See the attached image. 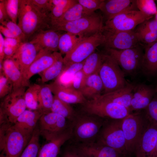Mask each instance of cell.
I'll return each mask as SVG.
<instances>
[{"instance_id":"cell-34","label":"cell","mask_w":157,"mask_h":157,"mask_svg":"<svg viewBox=\"0 0 157 157\" xmlns=\"http://www.w3.org/2000/svg\"><path fill=\"white\" fill-rule=\"evenodd\" d=\"M103 54L94 51L85 60L82 70L86 77L98 72Z\"/></svg>"},{"instance_id":"cell-20","label":"cell","mask_w":157,"mask_h":157,"mask_svg":"<svg viewBox=\"0 0 157 157\" xmlns=\"http://www.w3.org/2000/svg\"><path fill=\"white\" fill-rule=\"evenodd\" d=\"M153 89L143 84L134 85L130 109L133 111H140L145 109L154 96Z\"/></svg>"},{"instance_id":"cell-9","label":"cell","mask_w":157,"mask_h":157,"mask_svg":"<svg viewBox=\"0 0 157 157\" xmlns=\"http://www.w3.org/2000/svg\"><path fill=\"white\" fill-rule=\"evenodd\" d=\"M83 112L104 119H122L132 113L124 106L106 101L97 97L83 104Z\"/></svg>"},{"instance_id":"cell-50","label":"cell","mask_w":157,"mask_h":157,"mask_svg":"<svg viewBox=\"0 0 157 157\" xmlns=\"http://www.w3.org/2000/svg\"><path fill=\"white\" fill-rule=\"evenodd\" d=\"M10 20L7 12L3 0H0V23Z\"/></svg>"},{"instance_id":"cell-30","label":"cell","mask_w":157,"mask_h":157,"mask_svg":"<svg viewBox=\"0 0 157 157\" xmlns=\"http://www.w3.org/2000/svg\"><path fill=\"white\" fill-rule=\"evenodd\" d=\"M84 61L81 63L64 65L62 72L55 81L63 86L71 87L75 74L82 70Z\"/></svg>"},{"instance_id":"cell-25","label":"cell","mask_w":157,"mask_h":157,"mask_svg":"<svg viewBox=\"0 0 157 157\" xmlns=\"http://www.w3.org/2000/svg\"><path fill=\"white\" fill-rule=\"evenodd\" d=\"M144 48L141 69L146 74L154 76L157 74V41Z\"/></svg>"},{"instance_id":"cell-12","label":"cell","mask_w":157,"mask_h":157,"mask_svg":"<svg viewBox=\"0 0 157 157\" xmlns=\"http://www.w3.org/2000/svg\"><path fill=\"white\" fill-rule=\"evenodd\" d=\"M70 122L62 116L52 112L43 114L39 120L40 135L48 141L55 139L67 131Z\"/></svg>"},{"instance_id":"cell-40","label":"cell","mask_w":157,"mask_h":157,"mask_svg":"<svg viewBox=\"0 0 157 157\" xmlns=\"http://www.w3.org/2000/svg\"><path fill=\"white\" fill-rule=\"evenodd\" d=\"M138 10L149 16H153L157 13V7L154 0H136Z\"/></svg>"},{"instance_id":"cell-51","label":"cell","mask_w":157,"mask_h":157,"mask_svg":"<svg viewBox=\"0 0 157 157\" xmlns=\"http://www.w3.org/2000/svg\"><path fill=\"white\" fill-rule=\"evenodd\" d=\"M0 31L5 38L18 39L9 29L1 24L0 25Z\"/></svg>"},{"instance_id":"cell-52","label":"cell","mask_w":157,"mask_h":157,"mask_svg":"<svg viewBox=\"0 0 157 157\" xmlns=\"http://www.w3.org/2000/svg\"><path fill=\"white\" fill-rule=\"evenodd\" d=\"M4 41V38L0 33V63L2 64L5 58Z\"/></svg>"},{"instance_id":"cell-35","label":"cell","mask_w":157,"mask_h":157,"mask_svg":"<svg viewBox=\"0 0 157 157\" xmlns=\"http://www.w3.org/2000/svg\"><path fill=\"white\" fill-rule=\"evenodd\" d=\"M50 1L53 7L49 14L50 22L60 18L77 2L75 0H50Z\"/></svg>"},{"instance_id":"cell-53","label":"cell","mask_w":157,"mask_h":157,"mask_svg":"<svg viewBox=\"0 0 157 157\" xmlns=\"http://www.w3.org/2000/svg\"><path fill=\"white\" fill-rule=\"evenodd\" d=\"M156 157H157V142L156 149Z\"/></svg>"},{"instance_id":"cell-16","label":"cell","mask_w":157,"mask_h":157,"mask_svg":"<svg viewBox=\"0 0 157 157\" xmlns=\"http://www.w3.org/2000/svg\"><path fill=\"white\" fill-rule=\"evenodd\" d=\"M157 128L149 125L139 140L134 153L136 157H156Z\"/></svg>"},{"instance_id":"cell-21","label":"cell","mask_w":157,"mask_h":157,"mask_svg":"<svg viewBox=\"0 0 157 157\" xmlns=\"http://www.w3.org/2000/svg\"><path fill=\"white\" fill-rule=\"evenodd\" d=\"M48 84L54 95L68 104H83L87 100L80 91L71 87L63 86L55 81Z\"/></svg>"},{"instance_id":"cell-19","label":"cell","mask_w":157,"mask_h":157,"mask_svg":"<svg viewBox=\"0 0 157 157\" xmlns=\"http://www.w3.org/2000/svg\"><path fill=\"white\" fill-rule=\"evenodd\" d=\"M61 53L41 50L35 60L30 65L26 73L25 77L29 81L33 75L43 71L56 61Z\"/></svg>"},{"instance_id":"cell-23","label":"cell","mask_w":157,"mask_h":157,"mask_svg":"<svg viewBox=\"0 0 157 157\" xmlns=\"http://www.w3.org/2000/svg\"><path fill=\"white\" fill-rule=\"evenodd\" d=\"M3 71L11 82L13 90L22 87H28L30 85L29 81L23 75L15 62L11 58L4 60L2 63Z\"/></svg>"},{"instance_id":"cell-29","label":"cell","mask_w":157,"mask_h":157,"mask_svg":"<svg viewBox=\"0 0 157 157\" xmlns=\"http://www.w3.org/2000/svg\"><path fill=\"white\" fill-rule=\"evenodd\" d=\"M93 13L85 9L77 2L69 8L60 18L51 21L50 28L53 26L75 21Z\"/></svg>"},{"instance_id":"cell-14","label":"cell","mask_w":157,"mask_h":157,"mask_svg":"<svg viewBox=\"0 0 157 157\" xmlns=\"http://www.w3.org/2000/svg\"><path fill=\"white\" fill-rule=\"evenodd\" d=\"M104 40L102 45L105 48L123 50L140 44L134 31L103 30Z\"/></svg>"},{"instance_id":"cell-7","label":"cell","mask_w":157,"mask_h":157,"mask_svg":"<svg viewBox=\"0 0 157 157\" xmlns=\"http://www.w3.org/2000/svg\"><path fill=\"white\" fill-rule=\"evenodd\" d=\"M98 73L103 84L104 93L123 88L129 83L116 62L107 54H103Z\"/></svg>"},{"instance_id":"cell-28","label":"cell","mask_w":157,"mask_h":157,"mask_svg":"<svg viewBox=\"0 0 157 157\" xmlns=\"http://www.w3.org/2000/svg\"><path fill=\"white\" fill-rule=\"evenodd\" d=\"M42 115L38 110L26 109L18 117L14 124L22 130L32 133Z\"/></svg>"},{"instance_id":"cell-55","label":"cell","mask_w":157,"mask_h":157,"mask_svg":"<svg viewBox=\"0 0 157 157\" xmlns=\"http://www.w3.org/2000/svg\"><path fill=\"white\" fill-rule=\"evenodd\" d=\"M156 92H157V88H156Z\"/></svg>"},{"instance_id":"cell-3","label":"cell","mask_w":157,"mask_h":157,"mask_svg":"<svg viewBox=\"0 0 157 157\" xmlns=\"http://www.w3.org/2000/svg\"><path fill=\"white\" fill-rule=\"evenodd\" d=\"M33 133L22 130L14 124H1L0 157H20Z\"/></svg>"},{"instance_id":"cell-43","label":"cell","mask_w":157,"mask_h":157,"mask_svg":"<svg viewBox=\"0 0 157 157\" xmlns=\"http://www.w3.org/2000/svg\"><path fill=\"white\" fill-rule=\"evenodd\" d=\"M13 85L4 74L3 70L0 71V98L2 99L13 90Z\"/></svg>"},{"instance_id":"cell-45","label":"cell","mask_w":157,"mask_h":157,"mask_svg":"<svg viewBox=\"0 0 157 157\" xmlns=\"http://www.w3.org/2000/svg\"><path fill=\"white\" fill-rule=\"evenodd\" d=\"M31 1L42 13L49 16L53 7L50 0H31Z\"/></svg>"},{"instance_id":"cell-37","label":"cell","mask_w":157,"mask_h":157,"mask_svg":"<svg viewBox=\"0 0 157 157\" xmlns=\"http://www.w3.org/2000/svg\"><path fill=\"white\" fill-rule=\"evenodd\" d=\"M41 85L34 84L30 85L25 92L24 98L26 108L31 110H37L38 99Z\"/></svg>"},{"instance_id":"cell-38","label":"cell","mask_w":157,"mask_h":157,"mask_svg":"<svg viewBox=\"0 0 157 157\" xmlns=\"http://www.w3.org/2000/svg\"><path fill=\"white\" fill-rule=\"evenodd\" d=\"M40 135L38 127L37 126L33 132L30 141L20 157H37L40 149Z\"/></svg>"},{"instance_id":"cell-47","label":"cell","mask_w":157,"mask_h":157,"mask_svg":"<svg viewBox=\"0 0 157 157\" xmlns=\"http://www.w3.org/2000/svg\"><path fill=\"white\" fill-rule=\"evenodd\" d=\"M86 77L82 70L78 71L74 76L71 87L80 91L85 83Z\"/></svg>"},{"instance_id":"cell-4","label":"cell","mask_w":157,"mask_h":157,"mask_svg":"<svg viewBox=\"0 0 157 157\" xmlns=\"http://www.w3.org/2000/svg\"><path fill=\"white\" fill-rule=\"evenodd\" d=\"M104 19L100 14L94 12L72 22L51 26L50 29L63 31L86 38L102 32Z\"/></svg>"},{"instance_id":"cell-56","label":"cell","mask_w":157,"mask_h":157,"mask_svg":"<svg viewBox=\"0 0 157 157\" xmlns=\"http://www.w3.org/2000/svg\"><path fill=\"white\" fill-rule=\"evenodd\" d=\"M156 2L157 3V0H156Z\"/></svg>"},{"instance_id":"cell-27","label":"cell","mask_w":157,"mask_h":157,"mask_svg":"<svg viewBox=\"0 0 157 157\" xmlns=\"http://www.w3.org/2000/svg\"><path fill=\"white\" fill-rule=\"evenodd\" d=\"M70 129L60 136L48 141L40 149L37 157H57L61 147L71 138Z\"/></svg>"},{"instance_id":"cell-49","label":"cell","mask_w":157,"mask_h":157,"mask_svg":"<svg viewBox=\"0 0 157 157\" xmlns=\"http://www.w3.org/2000/svg\"><path fill=\"white\" fill-rule=\"evenodd\" d=\"M22 42L18 39L5 38L4 41V47H9L17 50Z\"/></svg>"},{"instance_id":"cell-44","label":"cell","mask_w":157,"mask_h":157,"mask_svg":"<svg viewBox=\"0 0 157 157\" xmlns=\"http://www.w3.org/2000/svg\"><path fill=\"white\" fill-rule=\"evenodd\" d=\"M1 24L9 29L18 39L22 42H26L25 35L17 24L13 22L10 20L3 22Z\"/></svg>"},{"instance_id":"cell-24","label":"cell","mask_w":157,"mask_h":157,"mask_svg":"<svg viewBox=\"0 0 157 157\" xmlns=\"http://www.w3.org/2000/svg\"><path fill=\"white\" fill-rule=\"evenodd\" d=\"M134 86L133 84L128 83L123 88L98 97L103 100L117 103L130 109Z\"/></svg>"},{"instance_id":"cell-1","label":"cell","mask_w":157,"mask_h":157,"mask_svg":"<svg viewBox=\"0 0 157 157\" xmlns=\"http://www.w3.org/2000/svg\"><path fill=\"white\" fill-rule=\"evenodd\" d=\"M49 16L42 13L31 0H19L17 24L25 35L26 42L37 32L50 29Z\"/></svg>"},{"instance_id":"cell-48","label":"cell","mask_w":157,"mask_h":157,"mask_svg":"<svg viewBox=\"0 0 157 157\" xmlns=\"http://www.w3.org/2000/svg\"><path fill=\"white\" fill-rule=\"evenodd\" d=\"M63 157H87L74 144L72 143L65 149Z\"/></svg>"},{"instance_id":"cell-33","label":"cell","mask_w":157,"mask_h":157,"mask_svg":"<svg viewBox=\"0 0 157 157\" xmlns=\"http://www.w3.org/2000/svg\"><path fill=\"white\" fill-rule=\"evenodd\" d=\"M51 112L62 116L70 122L73 120L77 113L70 104L63 101L55 95Z\"/></svg>"},{"instance_id":"cell-41","label":"cell","mask_w":157,"mask_h":157,"mask_svg":"<svg viewBox=\"0 0 157 157\" xmlns=\"http://www.w3.org/2000/svg\"><path fill=\"white\" fill-rule=\"evenodd\" d=\"M134 31L140 44L147 45L157 41V33L138 28Z\"/></svg>"},{"instance_id":"cell-8","label":"cell","mask_w":157,"mask_h":157,"mask_svg":"<svg viewBox=\"0 0 157 157\" xmlns=\"http://www.w3.org/2000/svg\"><path fill=\"white\" fill-rule=\"evenodd\" d=\"M26 88L13 90L2 99L0 107V124H14L18 117L26 110L24 98Z\"/></svg>"},{"instance_id":"cell-26","label":"cell","mask_w":157,"mask_h":157,"mask_svg":"<svg viewBox=\"0 0 157 157\" xmlns=\"http://www.w3.org/2000/svg\"><path fill=\"white\" fill-rule=\"evenodd\" d=\"M103 90V84L97 72L86 77L80 91L86 99H89L87 100H89L101 95Z\"/></svg>"},{"instance_id":"cell-31","label":"cell","mask_w":157,"mask_h":157,"mask_svg":"<svg viewBox=\"0 0 157 157\" xmlns=\"http://www.w3.org/2000/svg\"><path fill=\"white\" fill-rule=\"evenodd\" d=\"M53 94L48 84L41 85L37 110L43 114L51 112L54 97Z\"/></svg>"},{"instance_id":"cell-11","label":"cell","mask_w":157,"mask_h":157,"mask_svg":"<svg viewBox=\"0 0 157 157\" xmlns=\"http://www.w3.org/2000/svg\"><path fill=\"white\" fill-rule=\"evenodd\" d=\"M104 40L102 32L97 33L85 38L63 58L64 65L84 61L95 51L97 47L102 45Z\"/></svg>"},{"instance_id":"cell-6","label":"cell","mask_w":157,"mask_h":157,"mask_svg":"<svg viewBox=\"0 0 157 157\" xmlns=\"http://www.w3.org/2000/svg\"><path fill=\"white\" fill-rule=\"evenodd\" d=\"M149 124L143 112L131 113L122 119V125L129 155L134 153L136 145Z\"/></svg>"},{"instance_id":"cell-46","label":"cell","mask_w":157,"mask_h":157,"mask_svg":"<svg viewBox=\"0 0 157 157\" xmlns=\"http://www.w3.org/2000/svg\"><path fill=\"white\" fill-rule=\"evenodd\" d=\"M104 0H77L78 2L92 13L99 9Z\"/></svg>"},{"instance_id":"cell-5","label":"cell","mask_w":157,"mask_h":157,"mask_svg":"<svg viewBox=\"0 0 157 157\" xmlns=\"http://www.w3.org/2000/svg\"><path fill=\"white\" fill-rule=\"evenodd\" d=\"M122 119H105L95 142L110 147L126 157L129 155L122 125Z\"/></svg>"},{"instance_id":"cell-10","label":"cell","mask_w":157,"mask_h":157,"mask_svg":"<svg viewBox=\"0 0 157 157\" xmlns=\"http://www.w3.org/2000/svg\"><path fill=\"white\" fill-rule=\"evenodd\" d=\"M140 45L123 50L105 49L107 54L115 60L125 74L133 75L141 69L144 53Z\"/></svg>"},{"instance_id":"cell-13","label":"cell","mask_w":157,"mask_h":157,"mask_svg":"<svg viewBox=\"0 0 157 157\" xmlns=\"http://www.w3.org/2000/svg\"><path fill=\"white\" fill-rule=\"evenodd\" d=\"M153 17L146 15L138 10L128 11L106 21L103 31L133 30L140 24Z\"/></svg>"},{"instance_id":"cell-32","label":"cell","mask_w":157,"mask_h":157,"mask_svg":"<svg viewBox=\"0 0 157 157\" xmlns=\"http://www.w3.org/2000/svg\"><path fill=\"white\" fill-rule=\"evenodd\" d=\"M85 38L68 32L61 34L58 44V50L60 53L62 54L66 55L71 51Z\"/></svg>"},{"instance_id":"cell-22","label":"cell","mask_w":157,"mask_h":157,"mask_svg":"<svg viewBox=\"0 0 157 157\" xmlns=\"http://www.w3.org/2000/svg\"><path fill=\"white\" fill-rule=\"evenodd\" d=\"M74 144L87 157H125L115 149L96 142Z\"/></svg>"},{"instance_id":"cell-2","label":"cell","mask_w":157,"mask_h":157,"mask_svg":"<svg viewBox=\"0 0 157 157\" xmlns=\"http://www.w3.org/2000/svg\"><path fill=\"white\" fill-rule=\"evenodd\" d=\"M105 119L83 112L77 113L70 122L71 138L73 143L95 142Z\"/></svg>"},{"instance_id":"cell-36","label":"cell","mask_w":157,"mask_h":157,"mask_svg":"<svg viewBox=\"0 0 157 157\" xmlns=\"http://www.w3.org/2000/svg\"><path fill=\"white\" fill-rule=\"evenodd\" d=\"M64 66L63 58L61 53L53 65L39 74L42 82L44 83L55 78L56 79L62 72Z\"/></svg>"},{"instance_id":"cell-17","label":"cell","mask_w":157,"mask_h":157,"mask_svg":"<svg viewBox=\"0 0 157 157\" xmlns=\"http://www.w3.org/2000/svg\"><path fill=\"white\" fill-rule=\"evenodd\" d=\"M58 31L52 29L40 31L31 37L29 42L34 44L40 51H57L59 50L58 42L61 34Z\"/></svg>"},{"instance_id":"cell-18","label":"cell","mask_w":157,"mask_h":157,"mask_svg":"<svg viewBox=\"0 0 157 157\" xmlns=\"http://www.w3.org/2000/svg\"><path fill=\"white\" fill-rule=\"evenodd\" d=\"M136 8V0H104L99 10L107 21L125 12L137 10Z\"/></svg>"},{"instance_id":"cell-39","label":"cell","mask_w":157,"mask_h":157,"mask_svg":"<svg viewBox=\"0 0 157 157\" xmlns=\"http://www.w3.org/2000/svg\"><path fill=\"white\" fill-rule=\"evenodd\" d=\"M143 112L150 125L157 128V97L154 96Z\"/></svg>"},{"instance_id":"cell-54","label":"cell","mask_w":157,"mask_h":157,"mask_svg":"<svg viewBox=\"0 0 157 157\" xmlns=\"http://www.w3.org/2000/svg\"><path fill=\"white\" fill-rule=\"evenodd\" d=\"M155 18L157 21V13L154 15Z\"/></svg>"},{"instance_id":"cell-15","label":"cell","mask_w":157,"mask_h":157,"mask_svg":"<svg viewBox=\"0 0 157 157\" xmlns=\"http://www.w3.org/2000/svg\"><path fill=\"white\" fill-rule=\"evenodd\" d=\"M40 51L37 47L30 42H22L11 58L16 64L25 78L28 68L35 60Z\"/></svg>"},{"instance_id":"cell-42","label":"cell","mask_w":157,"mask_h":157,"mask_svg":"<svg viewBox=\"0 0 157 157\" xmlns=\"http://www.w3.org/2000/svg\"><path fill=\"white\" fill-rule=\"evenodd\" d=\"M8 15L13 22L17 24L19 0H3Z\"/></svg>"}]
</instances>
